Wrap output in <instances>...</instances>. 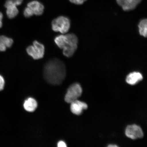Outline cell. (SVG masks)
Listing matches in <instances>:
<instances>
[{"instance_id": "4", "label": "cell", "mask_w": 147, "mask_h": 147, "mask_svg": "<svg viewBox=\"0 0 147 147\" xmlns=\"http://www.w3.org/2000/svg\"><path fill=\"white\" fill-rule=\"evenodd\" d=\"M26 51L28 54L34 60L41 59L43 57L45 53V46L40 42L35 41L33 45L27 47Z\"/></svg>"}, {"instance_id": "7", "label": "cell", "mask_w": 147, "mask_h": 147, "mask_svg": "<svg viewBox=\"0 0 147 147\" xmlns=\"http://www.w3.org/2000/svg\"><path fill=\"white\" fill-rule=\"evenodd\" d=\"M119 6L125 11L134 10L142 1V0H116Z\"/></svg>"}, {"instance_id": "8", "label": "cell", "mask_w": 147, "mask_h": 147, "mask_svg": "<svg viewBox=\"0 0 147 147\" xmlns=\"http://www.w3.org/2000/svg\"><path fill=\"white\" fill-rule=\"evenodd\" d=\"M88 106L86 103L77 100L71 103V110L74 114L80 115L84 110L87 109Z\"/></svg>"}, {"instance_id": "21", "label": "cell", "mask_w": 147, "mask_h": 147, "mask_svg": "<svg viewBox=\"0 0 147 147\" xmlns=\"http://www.w3.org/2000/svg\"><path fill=\"white\" fill-rule=\"evenodd\" d=\"M117 145H115V144H110L109 145H108V147H117Z\"/></svg>"}, {"instance_id": "18", "label": "cell", "mask_w": 147, "mask_h": 147, "mask_svg": "<svg viewBox=\"0 0 147 147\" xmlns=\"http://www.w3.org/2000/svg\"><path fill=\"white\" fill-rule=\"evenodd\" d=\"M14 5L17 6L22 4L23 0H10Z\"/></svg>"}, {"instance_id": "17", "label": "cell", "mask_w": 147, "mask_h": 147, "mask_svg": "<svg viewBox=\"0 0 147 147\" xmlns=\"http://www.w3.org/2000/svg\"><path fill=\"white\" fill-rule=\"evenodd\" d=\"M5 85V80L3 77L0 75V91L3 90Z\"/></svg>"}, {"instance_id": "20", "label": "cell", "mask_w": 147, "mask_h": 147, "mask_svg": "<svg viewBox=\"0 0 147 147\" xmlns=\"http://www.w3.org/2000/svg\"><path fill=\"white\" fill-rule=\"evenodd\" d=\"M3 18V14L0 12V28L2 26L3 24L2 22V20Z\"/></svg>"}, {"instance_id": "16", "label": "cell", "mask_w": 147, "mask_h": 147, "mask_svg": "<svg viewBox=\"0 0 147 147\" xmlns=\"http://www.w3.org/2000/svg\"><path fill=\"white\" fill-rule=\"evenodd\" d=\"M71 3H74V4L80 5H82L84 2L87 1V0H69Z\"/></svg>"}, {"instance_id": "13", "label": "cell", "mask_w": 147, "mask_h": 147, "mask_svg": "<svg viewBox=\"0 0 147 147\" xmlns=\"http://www.w3.org/2000/svg\"><path fill=\"white\" fill-rule=\"evenodd\" d=\"M37 106L38 104L36 101L32 98H29L26 100L24 104V107L25 110L29 112L34 111Z\"/></svg>"}, {"instance_id": "11", "label": "cell", "mask_w": 147, "mask_h": 147, "mask_svg": "<svg viewBox=\"0 0 147 147\" xmlns=\"http://www.w3.org/2000/svg\"><path fill=\"white\" fill-rule=\"evenodd\" d=\"M143 77L141 74L139 72H132L127 76L126 82L130 85H134L143 80Z\"/></svg>"}, {"instance_id": "12", "label": "cell", "mask_w": 147, "mask_h": 147, "mask_svg": "<svg viewBox=\"0 0 147 147\" xmlns=\"http://www.w3.org/2000/svg\"><path fill=\"white\" fill-rule=\"evenodd\" d=\"M13 43L11 38L4 36H0V51H5L7 47H11Z\"/></svg>"}, {"instance_id": "14", "label": "cell", "mask_w": 147, "mask_h": 147, "mask_svg": "<svg viewBox=\"0 0 147 147\" xmlns=\"http://www.w3.org/2000/svg\"><path fill=\"white\" fill-rule=\"evenodd\" d=\"M138 27L141 35L147 38V19L141 20L139 24Z\"/></svg>"}, {"instance_id": "9", "label": "cell", "mask_w": 147, "mask_h": 147, "mask_svg": "<svg viewBox=\"0 0 147 147\" xmlns=\"http://www.w3.org/2000/svg\"><path fill=\"white\" fill-rule=\"evenodd\" d=\"M27 7L31 9L33 13L39 16L43 14L45 7L43 5L38 1H32L27 4Z\"/></svg>"}, {"instance_id": "6", "label": "cell", "mask_w": 147, "mask_h": 147, "mask_svg": "<svg viewBox=\"0 0 147 147\" xmlns=\"http://www.w3.org/2000/svg\"><path fill=\"white\" fill-rule=\"evenodd\" d=\"M125 135L127 137L133 140L141 138L144 136L142 128L136 124L129 125L127 127Z\"/></svg>"}, {"instance_id": "3", "label": "cell", "mask_w": 147, "mask_h": 147, "mask_svg": "<svg viewBox=\"0 0 147 147\" xmlns=\"http://www.w3.org/2000/svg\"><path fill=\"white\" fill-rule=\"evenodd\" d=\"M53 30L65 34L68 32L71 27V22L69 18L64 16H60L55 18L51 23Z\"/></svg>"}, {"instance_id": "10", "label": "cell", "mask_w": 147, "mask_h": 147, "mask_svg": "<svg viewBox=\"0 0 147 147\" xmlns=\"http://www.w3.org/2000/svg\"><path fill=\"white\" fill-rule=\"evenodd\" d=\"M7 8V14L9 18H13L18 13V10L16 5L13 3L10 0H7L5 5Z\"/></svg>"}, {"instance_id": "5", "label": "cell", "mask_w": 147, "mask_h": 147, "mask_svg": "<svg viewBox=\"0 0 147 147\" xmlns=\"http://www.w3.org/2000/svg\"><path fill=\"white\" fill-rule=\"evenodd\" d=\"M82 89L80 84L75 83L71 85L68 89L64 100L68 103L71 104L78 99L82 94Z\"/></svg>"}, {"instance_id": "1", "label": "cell", "mask_w": 147, "mask_h": 147, "mask_svg": "<svg viewBox=\"0 0 147 147\" xmlns=\"http://www.w3.org/2000/svg\"><path fill=\"white\" fill-rule=\"evenodd\" d=\"M66 74L65 64L57 58L53 59L46 63L44 68V78L49 84L54 85L61 84Z\"/></svg>"}, {"instance_id": "15", "label": "cell", "mask_w": 147, "mask_h": 147, "mask_svg": "<svg viewBox=\"0 0 147 147\" xmlns=\"http://www.w3.org/2000/svg\"><path fill=\"white\" fill-rule=\"evenodd\" d=\"M24 14L25 17L27 18H30L34 15L32 10L28 7L25 9L24 11Z\"/></svg>"}, {"instance_id": "19", "label": "cell", "mask_w": 147, "mask_h": 147, "mask_svg": "<svg viewBox=\"0 0 147 147\" xmlns=\"http://www.w3.org/2000/svg\"><path fill=\"white\" fill-rule=\"evenodd\" d=\"M58 147H67L66 143L63 141H60L58 143Z\"/></svg>"}, {"instance_id": "2", "label": "cell", "mask_w": 147, "mask_h": 147, "mask_svg": "<svg viewBox=\"0 0 147 147\" xmlns=\"http://www.w3.org/2000/svg\"><path fill=\"white\" fill-rule=\"evenodd\" d=\"M54 41L60 49H63L64 55L68 58L72 57L78 48V38L74 34L60 35L55 37Z\"/></svg>"}]
</instances>
